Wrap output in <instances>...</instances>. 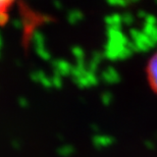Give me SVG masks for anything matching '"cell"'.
Segmentation results:
<instances>
[{
    "instance_id": "cell-1",
    "label": "cell",
    "mask_w": 157,
    "mask_h": 157,
    "mask_svg": "<svg viewBox=\"0 0 157 157\" xmlns=\"http://www.w3.org/2000/svg\"><path fill=\"white\" fill-rule=\"evenodd\" d=\"M147 77L151 89L157 94V52H155L150 58L147 67Z\"/></svg>"
},
{
    "instance_id": "cell-2",
    "label": "cell",
    "mask_w": 157,
    "mask_h": 157,
    "mask_svg": "<svg viewBox=\"0 0 157 157\" xmlns=\"http://www.w3.org/2000/svg\"><path fill=\"white\" fill-rule=\"evenodd\" d=\"M14 0H0V17H3L11 7Z\"/></svg>"
}]
</instances>
